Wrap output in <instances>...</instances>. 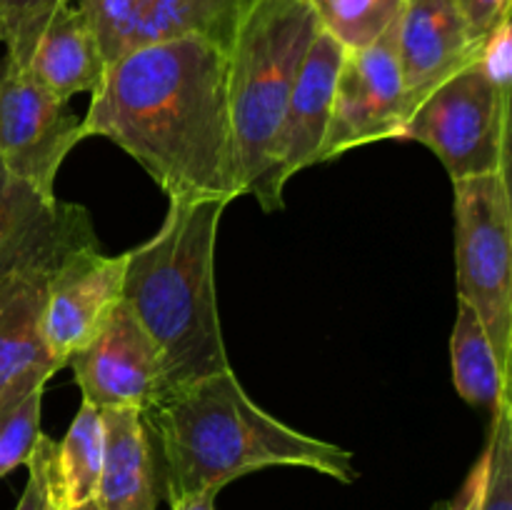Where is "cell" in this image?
<instances>
[{"label":"cell","mask_w":512,"mask_h":510,"mask_svg":"<svg viewBox=\"0 0 512 510\" xmlns=\"http://www.w3.org/2000/svg\"><path fill=\"white\" fill-rule=\"evenodd\" d=\"M83 138L133 155L168 200L243 195L228 105V53L205 38L145 45L105 65Z\"/></svg>","instance_id":"1"},{"label":"cell","mask_w":512,"mask_h":510,"mask_svg":"<svg viewBox=\"0 0 512 510\" xmlns=\"http://www.w3.org/2000/svg\"><path fill=\"white\" fill-rule=\"evenodd\" d=\"M165 465V498L215 490L253 470L293 465L353 483V453L280 423L253 403L233 368L145 410Z\"/></svg>","instance_id":"2"},{"label":"cell","mask_w":512,"mask_h":510,"mask_svg":"<svg viewBox=\"0 0 512 510\" xmlns=\"http://www.w3.org/2000/svg\"><path fill=\"white\" fill-rule=\"evenodd\" d=\"M225 208L223 200H170L158 233L125 253L123 300L158 350L155 403L233 368L215 295V243Z\"/></svg>","instance_id":"3"},{"label":"cell","mask_w":512,"mask_h":510,"mask_svg":"<svg viewBox=\"0 0 512 510\" xmlns=\"http://www.w3.org/2000/svg\"><path fill=\"white\" fill-rule=\"evenodd\" d=\"M320 23L308 0H250L228 53V105L243 195L260 190L270 145Z\"/></svg>","instance_id":"4"},{"label":"cell","mask_w":512,"mask_h":510,"mask_svg":"<svg viewBox=\"0 0 512 510\" xmlns=\"http://www.w3.org/2000/svg\"><path fill=\"white\" fill-rule=\"evenodd\" d=\"M510 173L453 180L458 298L478 313L498 363L512 355Z\"/></svg>","instance_id":"5"},{"label":"cell","mask_w":512,"mask_h":510,"mask_svg":"<svg viewBox=\"0 0 512 510\" xmlns=\"http://www.w3.org/2000/svg\"><path fill=\"white\" fill-rule=\"evenodd\" d=\"M400 138L433 150L450 180L510 173V90L498 88L475 55L415 105Z\"/></svg>","instance_id":"6"},{"label":"cell","mask_w":512,"mask_h":510,"mask_svg":"<svg viewBox=\"0 0 512 510\" xmlns=\"http://www.w3.org/2000/svg\"><path fill=\"white\" fill-rule=\"evenodd\" d=\"M405 120L408 105L398 60L395 18L378 40L345 53L318 163L340 158L360 145L400 138Z\"/></svg>","instance_id":"7"},{"label":"cell","mask_w":512,"mask_h":510,"mask_svg":"<svg viewBox=\"0 0 512 510\" xmlns=\"http://www.w3.org/2000/svg\"><path fill=\"white\" fill-rule=\"evenodd\" d=\"M83 140L68 103L40 88L13 60H0V160L40 193L55 195L65 155Z\"/></svg>","instance_id":"8"},{"label":"cell","mask_w":512,"mask_h":510,"mask_svg":"<svg viewBox=\"0 0 512 510\" xmlns=\"http://www.w3.org/2000/svg\"><path fill=\"white\" fill-rule=\"evenodd\" d=\"M105 65L145 45L205 38L230 48L250 0H75Z\"/></svg>","instance_id":"9"},{"label":"cell","mask_w":512,"mask_h":510,"mask_svg":"<svg viewBox=\"0 0 512 510\" xmlns=\"http://www.w3.org/2000/svg\"><path fill=\"white\" fill-rule=\"evenodd\" d=\"M93 245L98 235L83 205L40 193L0 160V283L28 270H55Z\"/></svg>","instance_id":"10"},{"label":"cell","mask_w":512,"mask_h":510,"mask_svg":"<svg viewBox=\"0 0 512 510\" xmlns=\"http://www.w3.org/2000/svg\"><path fill=\"white\" fill-rule=\"evenodd\" d=\"M345 53L348 50L323 28L310 43L295 78L288 108L270 145L263 185L255 193V200L265 213L283 210V190L288 180L308 165L318 163Z\"/></svg>","instance_id":"11"},{"label":"cell","mask_w":512,"mask_h":510,"mask_svg":"<svg viewBox=\"0 0 512 510\" xmlns=\"http://www.w3.org/2000/svg\"><path fill=\"white\" fill-rule=\"evenodd\" d=\"M68 365L85 403L100 410H150L158 398V350L125 300L110 310L93 338L70 355Z\"/></svg>","instance_id":"12"},{"label":"cell","mask_w":512,"mask_h":510,"mask_svg":"<svg viewBox=\"0 0 512 510\" xmlns=\"http://www.w3.org/2000/svg\"><path fill=\"white\" fill-rule=\"evenodd\" d=\"M128 255H105L100 245L68 255L48 283L43 310V338L60 368L83 348L110 310L123 300Z\"/></svg>","instance_id":"13"},{"label":"cell","mask_w":512,"mask_h":510,"mask_svg":"<svg viewBox=\"0 0 512 510\" xmlns=\"http://www.w3.org/2000/svg\"><path fill=\"white\" fill-rule=\"evenodd\" d=\"M478 55L458 0H400L398 60L408 118L415 105Z\"/></svg>","instance_id":"14"},{"label":"cell","mask_w":512,"mask_h":510,"mask_svg":"<svg viewBox=\"0 0 512 510\" xmlns=\"http://www.w3.org/2000/svg\"><path fill=\"white\" fill-rule=\"evenodd\" d=\"M55 270H28L0 283V398L48 385L58 373L43 338L45 295Z\"/></svg>","instance_id":"15"},{"label":"cell","mask_w":512,"mask_h":510,"mask_svg":"<svg viewBox=\"0 0 512 510\" xmlns=\"http://www.w3.org/2000/svg\"><path fill=\"white\" fill-rule=\"evenodd\" d=\"M103 468L95 500L103 510L158 508V465L155 435L145 410L105 408Z\"/></svg>","instance_id":"16"},{"label":"cell","mask_w":512,"mask_h":510,"mask_svg":"<svg viewBox=\"0 0 512 510\" xmlns=\"http://www.w3.org/2000/svg\"><path fill=\"white\" fill-rule=\"evenodd\" d=\"M25 73L63 103H70L73 95H93L98 90L105 60L88 18L75 0L60 3L50 13L30 53Z\"/></svg>","instance_id":"17"},{"label":"cell","mask_w":512,"mask_h":510,"mask_svg":"<svg viewBox=\"0 0 512 510\" xmlns=\"http://www.w3.org/2000/svg\"><path fill=\"white\" fill-rule=\"evenodd\" d=\"M450 365H453L455 390L465 403L495 413L505 400H510V375L500 368L498 355L490 345L478 313L460 298L453 335H450Z\"/></svg>","instance_id":"18"},{"label":"cell","mask_w":512,"mask_h":510,"mask_svg":"<svg viewBox=\"0 0 512 510\" xmlns=\"http://www.w3.org/2000/svg\"><path fill=\"white\" fill-rule=\"evenodd\" d=\"M105 430L103 413L90 403H80L68 433L55 448V488L58 510L73 508L95 498L103 468Z\"/></svg>","instance_id":"19"},{"label":"cell","mask_w":512,"mask_h":510,"mask_svg":"<svg viewBox=\"0 0 512 510\" xmlns=\"http://www.w3.org/2000/svg\"><path fill=\"white\" fill-rule=\"evenodd\" d=\"M433 510H512V405L505 400L493 413L488 443L463 488Z\"/></svg>","instance_id":"20"},{"label":"cell","mask_w":512,"mask_h":510,"mask_svg":"<svg viewBox=\"0 0 512 510\" xmlns=\"http://www.w3.org/2000/svg\"><path fill=\"white\" fill-rule=\"evenodd\" d=\"M320 28L345 50H358L378 40L398 18L400 0H308Z\"/></svg>","instance_id":"21"},{"label":"cell","mask_w":512,"mask_h":510,"mask_svg":"<svg viewBox=\"0 0 512 510\" xmlns=\"http://www.w3.org/2000/svg\"><path fill=\"white\" fill-rule=\"evenodd\" d=\"M43 393L45 385H30L10 390L0 398V480L28 463L35 443L43 435Z\"/></svg>","instance_id":"22"},{"label":"cell","mask_w":512,"mask_h":510,"mask_svg":"<svg viewBox=\"0 0 512 510\" xmlns=\"http://www.w3.org/2000/svg\"><path fill=\"white\" fill-rule=\"evenodd\" d=\"M68 0H0V43L5 58L25 70L50 13Z\"/></svg>","instance_id":"23"},{"label":"cell","mask_w":512,"mask_h":510,"mask_svg":"<svg viewBox=\"0 0 512 510\" xmlns=\"http://www.w3.org/2000/svg\"><path fill=\"white\" fill-rule=\"evenodd\" d=\"M55 443L48 435H40L28 458V483L15 510H58V488H55Z\"/></svg>","instance_id":"24"},{"label":"cell","mask_w":512,"mask_h":510,"mask_svg":"<svg viewBox=\"0 0 512 510\" xmlns=\"http://www.w3.org/2000/svg\"><path fill=\"white\" fill-rule=\"evenodd\" d=\"M478 63L498 88L510 90L512 83V28L510 13L498 20L478 48Z\"/></svg>","instance_id":"25"},{"label":"cell","mask_w":512,"mask_h":510,"mask_svg":"<svg viewBox=\"0 0 512 510\" xmlns=\"http://www.w3.org/2000/svg\"><path fill=\"white\" fill-rule=\"evenodd\" d=\"M458 5L465 25H468L470 38L478 48L488 38L490 30L498 25V20L510 13V0H458Z\"/></svg>","instance_id":"26"},{"label":"cell","mask_w":512,"mask_h":510,"mask_svg":"<svg viewBox=\"0 0 512 510\" xmlns=\"http://www.w3.org/2000/svg\"><path fill=\"white\" fill-rule=\"evenodd\" d=\"M215 490H203V493L183 495V498L168 500L170 510H215Z\"/></svg>","instance_id":"27"},{"label":"cell","mask_w":512,"mask_h":510,"mask_svg":"<svg viewBox=\"0 0 512 510\" xmlns=\"http://www.w3.org/2000/svg\"><path fill=\"white\" fill-rule=\"evenodd\" d=\"M65 510H103L98 505V500H85V503H80V505H73V508H65Z\"/></svg>","instance_id":"28"}]
</instances>
